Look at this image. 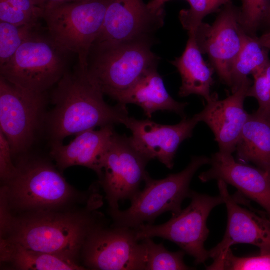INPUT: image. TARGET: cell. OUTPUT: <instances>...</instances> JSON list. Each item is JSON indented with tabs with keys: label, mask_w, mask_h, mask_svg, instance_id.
Segmentation results:
<instances>
[{
	"label": "cell",
	"mask_w": 270,
	"mask_h": 270,
	"mask_svg": "<svg viewBox=\"0 0 270 270\" xmlns=\"http://www.w3.org/2000/svg\"><path fill=\"white\" fill-rule=\"evenodd\" d=\"M12 157L10 144L0 130V176L4 182L10 179L16 172V166L12 162Z\"/></svg>",
	"instance_id": "obj_31"
},
{
	"label": "cell",
	"mask_w": 270,
	"mask_h": 270,
	"mask_svg": "<svg viewBox=\"0 0 270 270\" xmlns=\"http://www.w3.org/2000/svg\"><path fill=\"white\" fill-rule=\"evenodd\" d=\"M252 81L247 78L232 94L220 100L212 94L204 109L198 114L200 121L212 130L219 152L232 154L250 114L244 108V102Z\"/></svg>",
	"instance_id": "obj_16"
},
{
	"label": "cell",
	"mask_w": 270,
	"mask_h": 270,
	"mask_svg": "<svg viewBox=\"0 0 270 270\" xmlns=\"http://www.w3.org/2000/svg\"><path fill=\"white\" fill-rule=\"evenodd\" d=\"M170 0H151L147 4L150 10L156 11L164 8L165 3Z\"/></svg>",
	"instance_id": "obj_34"
},
{
	"label": "cell",
	"mask_w": 270,
	"mask_h": 270,
	"mask_svg": "<svg viewBox=\"0 0 270 270\" xmlns=\"http://www.w3.org/2000/svg\"><path fill=\"white\" fill-rule=\"evenodd\" d=\"M142 270H188L194 269L184 262L186 253L182 250L168 251L162 243H155L151 238L140 241Z\"/></svg>",
	"instance_id": "obj_24"
},
{
	"label": "cell",
	"mask_w": 270,
	"mask_h": 270,
	"mask_svg": "<svg viewBox=\"0 0 270 270\" xmlns=\"http://www.w3.org/2000/svg\"><path fill=\"white\" fill-rule=\"evenodd\" d=\"M42 28L40 22L15 25L0 21V66L9 61L21 45Z\"/></svg>",
	"instance_id": "obj_25"
},
{
	"label": "cell",
	"mask_w": 270,
	"mask_h": 270,
	"mask_svg": "<svg viewBox=\"0 0 270 270\" xmlns=\"http://www.w3.org/2000/svg\"><path fill=\"white\" fill-rule=\"evenodd\" d=\"M220 194L228 212L226 230L222 240L209 250L214 260L223 256L230 247L237 244H248L259 248L260 254H270V220L255 210L244 208L232 196L227 184L218 180Z\"/></svg>",
	"instance_id": "obj_15"
},
{
	"label": "cell",
	"mask_w": 270,
	"mask_h": 270,
	"mask_svg": "<svg viewBox=\"0 0 270 270\" xmlns=\"http://www.w3.org/2000/svg\"><path fill=\"white\" fill-rule=\"evenodd\" d=\"M200 122L198 114L192 118H182L180 122L172 126L130 116L123 124L132 132V142L142 154L150 160L157 159L167 168L172 169L178 148L184 140L192 136Z\"/></svg>",
	"instance_id": "obj_14"
},
{
	"label": "cell",
	"mask_w": 270,
	"mask_h": 270,
	"mask_svg": "<svg viewBox=\"0 0 270 270\" xmlns=\"http://www.w3.org/2000/svg\"><path fill=\"white\" fill-rule=\"evenodd\" d=\"M194 35H189L182 55L171 64L178 69L182 78L178 95L186 97L200 96L208 101L212 97L211 88L214 84V68L204 61Z\"/></svg>",
	"instance_id": "obj_20"
},
{
	"label": "cell",
	"mask_w": 270,
	"mask_h": 270,
	"mask_svg": "<svg viewBox=\"0 0 270 270\" xmlns=\"http://www.w3.org/2000/svg\"><path fill=\"white\" fill-rule=\"evenodd\" d=\"M114 132V126L108 125L80 132L66 145L52 142L50 156L61 172L80 166L92 170L100 178L101 158Z\"/></svg>",
	"instance_id": "obj_18"
},
{
	"label": "cell",
	"mask_w": 270,
	"mask_h": 270,
	"mask_svg": "<svg viewBox=\"0 0 270 270\" xmlns=\"http://www.w3.org/2000/svg\"><path fill=\"white\" fill-rule=\"evenodd\" d=\"M104 94L78 64L56 84L52 96L54 107L47 113L45 124L52 142L108 125L123 124L128 118L126 105L108 104Z\"/></svg>",
	"instance_id": "obj_2"
},
{
	"label": "cell",
	"mask_w": 270,
	"mask_h": 270,
	"mask_svg": "<svg viewBox=\"0 0 270 270\" xmlns=\"http://www.w3.org/2000/svg\"><path fill=\"white\" fill-rule=\"evenodd\" d=\"M240 24L244 32L252 36L264 25L270 9V0H241Z\"/></svg>",
	"instance_id": "obj_28"
},
{
	"label": "cell",
	"mask_w": 270,
	"mask_h": 270,
	"mask_svg": "<svg viewBox=\"0 0 270 270\" xmlns=\"http://www.w3.org/2000/svg\"><path fill=\"white\" fill-rule=\"evenodd\" d=\"M236 150L239 162H252L270 174V120L250 114Z\"/></svg>",
	"instance_id": "obj_21"
},
{
	"label": "cell",
	"mask_w": 270,
	"mask_h": 270,
	"mask_svg": "<svg viewBox=\"0 0 270 270\" xmlns=\"http://www.w3.org/2000/svg\"><path fill=\"white\" fill-rule=\"evenodd\" d=\"M207 270H270V254H260L258 256L238 257L230 248L222 256L214 260L206 267Z\"/></svg>",
	"instance_id": "obj_27"
},
{
	"label": "cell",
	"mask_w": 270,
	"mask_h": 270,
	"mask_svg": "<svg viewBox=\"0 0 270 270\" xmlns=\"http://www.w3.org/2000/svg\"><path fill=\"white\" fill-rule=\"evenodd\" d=\"M14 175L3 185L12 210L23 214L68 210L82 196L50 162L19 157Z\"/></svg>",
	"instance_id": "obj_3"
},
{
	"label": "cell",
	"mask_w": 270,
	"mask_h": 270,
	"mask_svg": "<svg viewBox=\"0 0 270 270\" xmlns=\"http://www.w3.org/2000/svg\"><path fill=\"white\" fill-rule=\"evenodd\" d=\"M252 75L254 80L248 90L247 97L257 100V114L270 120V62Z\"/></svg>",
	"instance_id": "obj_29"
},
{
	"label": "cell",
	"mask_w": 270,
	"mask_h": 270,
	"mask_svg": "<svg viewBox=\"0 0 270 270\" xmlns=\"http://www.w3.org/2000/svg\"><path fill=\"white\" fill-rule=\"evenodd\" d=\"M14 8L34 17L42 18L44 10L37 4L36 0H6Z\"/></svg>",
	"instance_id": "obj_32"
},
{
	"label": "cell",
	"mask_w": 270,
	"mask_h": 270,
	"mask_svg": "<svg viewBox=\"0 0 270 270\" xmlns=\"http://www.w3.org/2000/svg\"><path fill=\"white\" fill-rule=\"evenodd\" d=\"M38 19L12 6L6 0H0V21L15 25L40 22Z\"/></svg>",
	"instance_id": "obj_30"
},
{
	"label": "cell",
	"mask_w": 270,
	"mask_h": 270,
	"mask_svg": "<svg viewBox=\"0 0 270 270\" xmlns=\"http://www.w3.org/2000/svg\"><path fill=\"white\" fill-rule=\"evenodd\" d=\"M210 162V158L206 156H194L180 172L161 180L152 179L148 174L144 190L130 200L128 208L110 210L114 222L112 226L134 229L145 223L153 224L165 212H180L184 200L191 196L192 191L190 186L194 175L202 166Z\"/></svg>",
	"instance_id": "obj_5"
},
{
	"label": "cell",
	"mask_w": 270,
	"mask_h": 270,
	"mask_svg": "<svg viewBox=\"0 0 270 270\" xmlns=\"http://www.w3.org/2000/svg\"><path fill=\"white\" fill-rule=\"evenodd\" d=\"M113 0H81L44 10L48 34L62 48L76 54L78 64L88 69L90 48Z\"/></svg>",
	"instance_id": "obj_7"
},
{
	"label": "cell",
	"mask_w": 270,
	"mask_h": 270,
	"mask_svg": "<svg viewBox=\"0 0 270 270\" xmlns=\"http://www.w3.org/2000/svg\"><path fill=\"white\" fill-rule=\"evenodd\" d=\"M46 92L19 87L0 76V130L7 138L12 156L26 154L45 124Z\"/></svg>",
	"instance_id": "obj_9"
},
{
	"label": "cell",
	"mask_w": 270,
	"mask_h": 270,
	"mask_svg": "<svg viewBox=\"0 0 270 270\" xmlns=\"http://www.w3.org/2000/svg\"><path fill=\"white\" fill-rule=\"evenodd\" d=\"M240 8L230 2L224 6L215 22H202L194 35L202 54L208 55L222 82L232 88L234 64L240 52L246 33L240 24Z\"/></svg>",
	"instance_id": "obj_11"
},
{
	"label": "cell",
	"mask_w": 270,
	"mask_h": 270,
	"mask_svg": "<svg viewBox=\"0 0 270 270\" xmlns=\"http://www.w3.org/2000/svg\"><path fill=\"white\" fill-rule=\"evenodd\" d=\"M85 268L142 270L140 242L134 229L100 226L88 236L81 252Z\"/></svg>",
	"instance_id": "obj_12"
},
{
	"label": "cell",
	"mask_w": 270,
	"mask_h": 270,
	"mask_svg": "<svg viewBox=\"0 0 270 270\" xmlns=\"http://www.w3.org/2000/svg\"><path fill=\"white\" fill-rule=\"evenodd\" d=\"M81 0H36L38 5L44 10L51 7Z\"/></svg>",
	"instance_id": "obj_33"
},
{
	"label": "cell",
	"mask_w": 270,
	"mask_h": 270,
	"mask_svg": "<svg viewBox=\"0 0 270 270\" xmlns=\"http://www.w3.org/2000/svg\"><path fill=\"white\" fill-rule=\"evenodd\" d=\"M70 54L42 28L21 45L9 61L0 66V76L22 88L46 92L68 70Z\"/></svg>",
	"instance_id": "obj_6"
},
{
	"label": "cell",
	"mask_w": 270,
	"mask_h": 270,
	"mask_svg": "<svg viewBox=\"0 0 270 270\" xmlns=\"http://www.w3.org/2000/svg\"><path fill=\"white\" fill-rule=\"evenodd\" d=\"M232 0H187L190 8L182 10L179 19L183 28L188 35L194 34L200 25L208 15L216 12L220 8Z\"/></svg>",
	"instance_id": "obj_26"
},
{
	"label": "cell",
	"mask_w": 270,
	"mask_h": 270,
	"mask_svg": "<svg viewBox=\"0 0 270 270\" xmlns=\"http://www.w3.org/2000/svg\"><path fill=\"white\" fill-rule=\"evenodd\" d=\"M96 195L86 208L22 214L12 218L0 239L32 250L54 254L77 262L88 236L104 226L103 216L96 211L102 204Z\"/></svg>",
	"instance_id": "obj_1"
},
{
	"label": "cell",
	"mask_w": 270,
	"mask_h": 270,
	"mask_svg": "<svg viewBox=\"0 0 270 270\" xmlns=\"http://www.w3.org/2000/svg\"><path fill=\"white\" fill-rule=\"evenodd\" d=\"M156 39L114 44H93L88 72L104 95L113 100L132 86L148 69L158 66L160 58L152 50Z\"/></svg>",
	"instance_id": "obj_4"
},
{
	"label": "cell",
	"mask_w": 270,
	"mask_h": 270,
	"mask_svg": "<svg viewBox=\"0 0 270 270\" xmlns=\"http://www.w3.org/2000/svg\"><path fill=\"white\" fill-rule=\"evenodd\" d=\"M269 52L268 49L260 44L258 36L245 34L242 47L232 70V92L238 88L248 75L270 62Z\"/></svg>",
	"instance_id": "obj_23"
},
{
	"label": "cell",
	"mask_w": 270,
	"mask_h": 270,
	"mask_svg": "<svg viewBox=\"0 0 270 270\" xmlns=\"http://www.w3.org/2000/svg\"><path fill=\"white\" fill-rule=\"evenodd\" d=\"M210 168L202 172L200 180L206 182L222 180L236 188L242 196L256 202L270 220V174L258 168L236 162L232 154L218 152L210 158Z\"/></svg>",
	"instance_id": "obj_17"
},
{
	"label": "cell",
	"mask_w": 270,
	"mask_h": 270,
	"mask_svg": "<svg viewBox=\"0 0 270 270\" xmlns=\"http://www.w3.org/2000/svg\"><path fill=\"white\" fill-rule=\"evenodd\" d=\"M258 40L260 44L270 50V31H268L260 37Z\"/></svg>",
	"instance_id": "obj_35"
},
{
	"label": "cell",
	"mask_w": 270,
	"mask_h": 270,
	"mask_svg": "<svg viewBox=\"0 0 270 270\" xmlns=\"http://www.w3.org/2000/svg\"><path fill=\"white\" fill-rule=\"evenodd\" d=\"M264 26H266L269 28V30L268 31H270V9Z\"/></svg>",
	"instance_id": "obj_36"
},
{
	"label": "cell",
	"mask_w": 270,
	"mask_h": 270,
	"mask_svg": "<svg viewBox=\"0 0 270 270\" xmlns=\"http://www.w3.org/2000/svg\"><path fill=\"white\" fill-rule=\"evenodd\" d=\"M190 205L160 225L144 224L134 230L138 241L159 237L172 242L192 256L196 264H203L210 258L204 247L210 231L208 218L216 206L224 204L222 196H212L192 191Z\"/></svg>",
	"instance_id": "obj_8"
},
{
	"label": "cell",
	"mask_w": 270,
	"mask_h": 270,
	"mask_svg": "<svg viewBox=\"0 0 270 270\" xmlns=\"http://www.w3.org/2000/svg\"><path fill=\"white\" fill-rule=\"evenodd\" d=\"M120 104L140 106L146 116L151 118L158 111L172 112L182 118H186L184 110L188 104L174 100L168 92L158 66L146 70L130 88L114 99Z\"/></svg>",
	"instance_id": "obj_19"
},
{
	"label": "cell",
	"mask_w": 270,
	"mask_h": 270,
	"mask_svg": "<svg viewBox=\"0 0 270 270\" xmlns=\"http://www.w3.org/2000/svg\"><path fill=\"white\" fill-rule=\"evenodd\" d=\"M150 161L130 137L115 132L102 156L99 178L110 210H118L120 202L131 200L140 190V184L148 174L146 168Z\"/></svg>",
	"instance_id": "obj_10"
},
{
	"label": "cell",
	"mask_w": 270,
	"mask_h": 270,
	"mask_svg": "<svg viewBox=\"0 0 270 270\" xmlns=\"http://www.w3.org/2000/svg\"><path fill=\"white\" fill-rule=\"evenodd\" d=\"M165 16L164 8L152 10L143 0H113L93 44L156 39L154 34L164 26Z\"/></svg>",
	"instance_id": "obj_13"
},
{
	"label": "cell",
	"mask_w": 270,
	"mask_h": 270,
	"mask_svg": "<svg viewBox=\"0 0 270 270\" xmlns=\"http://www.w3.org/2000/svg\"><path fill=\"white\" fill-rule=\"evenodd\" d=\"M0 261L10 262L17 270H76L85 268L78 262L54 254L36 252L0 239Z\"/></svg>",
	"instance_id": "obj_22"
}]
</instances>
